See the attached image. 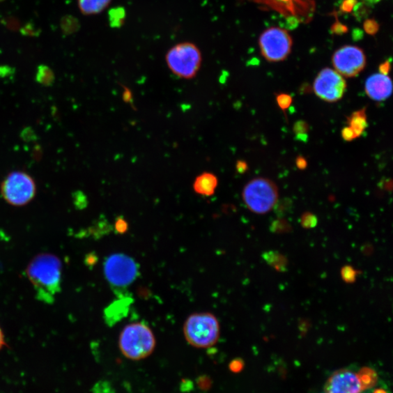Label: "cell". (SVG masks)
Here are the masks:
<instances>
[{"label":"cell","mask_w":393,"mask_h":393,"mask_svg":"<svg viewBox=\"0 0 393 393\" xmlns=\"http://www.w3.org/2000/svg\"><path fill=\"white\" fill-rule=\"evenodd\" d=\"M28 279L42 302L52 305L61 291L62 263L52 254H40L33 258L26 268Z\"/></svg>","instance_id":"cell-1"},{"label":"cell","mask_w":393,"mask_h":393,"mask_svg":"<svg viewBox=\"0 0 393 393\" xmlns=\"http://www.w3.org/2000/svg\"><path fill=\"white\" fill-rule=\"evenodd\" d=\"M156 346V339L151 328L141 322L128 324L123 328L119 347L128 359L140 360L149 357Z\"/></svg>","instance_id":"cell-2"},{"label":"cell","mask_w":393,"mask_h":393,"mask_svg":"<svg viewBox=\"0 0 393 393\" xmlns=\"http://www.w3.org/2000/svg\"><path fill=\"white\" fill-rule=\"evenodd\" d=\"M184 335L189 345L196 348L215 346L220 335V325L215 315L209 313L190 316L184 324Z\"/></svg>","instance_id":"cell-3"},{"label":"cell","mask_w":393,"mask_h":393,"mask_svg":"<svg viewBox=\"0 0 393 393\" xmlns=\"http://www.w3.org/2000/svg\"><path fill=\"white\" fill-rule=\"evenodd\" d=\"M202 60L200 48L191 42L177 43L169 49L166 56L171 72L185 79H191L199 73Z\"/></svg>","instance_id":"cell-4"},{"label":"cell","mask_w":393,"mask_h":393,"mask_svg":"<svg viewBox=\"0 0 393 393\" xmlns=\"http://www.w3.org/2000/svg\"><path fill=\"white\" fill-rule=\"evenodd\" d=\"M242 196L245 206L254 214L265 215L278 202L279 192L272 180L258 177L245 186Z\"/></svg>","instance_id":"cell-5"},{"label":"cell","mask_w":393,"mask_h":393,"mask_svg":"<svg viewBox=\"0 0 393 393\" xmlns=\"http://www.w3.org/2000/svg\"><path fill=\"white\" fill-rule=\"evenodd\" d=\"M3 199L10 205L22 207L29 204L37 194L35 179L22 171H15L4 178L0 185Z\"/></svg>","instance_id":"cell-6"},{"label":"cell","mask_w":393,"mask_h":393,"mask_svg":"<svg viewBox=\"0 0 393 393\" xmlns=\"http://www.w3.org/2000/svg\"><path fill=\"white\" fill-rule=\"evenodd\" d=\"M104 272L111 286L123 288L137 280L139 267L133 258L124 254H114L106 259Z\"/></svg>","instance_id":"cell-7"},{"label":"cell","mask_w":393,"mask_h":393,"mask_svg":"<svg viewBox=\"0 0 393 393\" xmlns=\"http://www.w3.org/2000/svg\"><path fill=\"white\" fill-rule=\"evenodd\" d=\"M259 43L261 55L266 60L279 62L289 56L293 42L287 31L272 27L262 33Z\"/></svg>","instance_id":"cell-8"},{"label":"cell","mask_w":393,"mask_h":393,"mask_svg":"<svg viewBox=\"0 0 393 393\" xmlns=\"http://www.w3.org/2000/svg\"><path fill=\"white\" fill-rule=\"evenodd\" d=\"M348 85L345 77L330 68L322 70L314 80V91L324 102L334 103L343 98Z\"/></svg>","instance_id":"cell-9"},{"label":"cell","mask_w":393,"mask_h":393,"mask_svg":"<svg viewBox=\"0 0 393 393\" xmlns=\"http://www.w3.org/2000/svg\"><path fill=\"white\" fill-rule=\"evenodd\" d=\"M332 63L336 70L344 77H355L366 67L367 57L362 50L353 45L344 46L334 54Z\"/></svg>","instance_id":"cell-10"},{"label":"cell","mask_w":393,"mask_h":393,"mask_svg":"<svg viewBox=\"0 0 393 393\" xmlns=\"http://www.w3.org/2000/svg\"><path fill=\"white\" fill-rule=\"evenodd\" d=\"M363 391L357 373L346 369L335 371L324 386V393H362Z\"/></svg>","instance_id":"cell-11"},{"label":"cell","mask_w":393,"mask_h":393,"mask_svg":"<svg viewBox=\"0 0 393 393\" xmlns=\"http://www.w3.org/2000/svg\"><path fill=\"white\" fill-rule=\"evenodd\" d=\"M365 91L373 101H385L392 93V79L382 73L373 74L366 81Z\"/></svg>","instance_id":"cell-12"},{"label":"cell","mask_w":393,"mask_h":393,"mask_svg":"<svg viewBox=\"0 0 393 393\" xmlns=\"http://www.w3.org/2000/svg\"><path fill=\"white\" fill-rule=\"evenodd\" d=\"M218 186V178L214 174L205 172L196 177L193 183L194 191L203 196H211L215 194Z\"/></svg>","instance_id":"cell-13"},{"label":"cell","mask_w":393,"mask_h":393,"mask_svg":"<svg viewBox=\"0 0 393 393\" xmlns=\"http://www.w3.org/2000/svg\"><path fill=\"white\" fill-rule=\"evenodd\" d=\"M347 121L348 126L353 130L356 137L357 138L362 137L369 126L367 107L353 112L350 116L347 118Z\"/></svg>","instance_id":"cell-14"},{"label":"cell","mask_w":393,"mask_h":393,"mask_svg":"<svg viewBox=\"0 0 393 393\" xmlns=\"http://www.w3.org/2000/svg\"><path fill=\"white\" fill-rule=\"evenodd\" d=\"M112 0H77L78 8L84 15H98L105 10Z\"/></svg>","instance_id":"cell-15"},{"label":"cell","mask_w":393,"mask_h":393,"mask_svg":"<svg viewBox=\"0 0 393 393\" xmlns=\"http://www.w3.org/2000/svg\"><path fill=\"white\" fill-rule=\"evenodd\" d=\"M357 375L364 391L371 389L378 383V373L371 368L364 367L358 371Z\"/></svg>","instance_id":"cell-16"},{"label":"cell","mask_w":393,"mask_h":393,"mask_svg":"<svg viewBox=\"0 0 393 393\" xmlns=\"http://www.w3.org/2000/svg\"><path fill=\"white\" fill-rule=\"evenodd\" d=\"M263 258L268 264L279 272H284L287 269L286 258L277 252H268L263 254Z\"/></svg>","instance_id":"cell-17"},{"label":"cell","mask_w":393,"mask_h":393,"mask_svg":"<svg viewBox=\"0 0 393 393\" xmlns=\"http://www.w3.org/2000/svg\"><path fill=\"white\" fill-rule=\"evenodd\" d=\"M36 79L38 83L43 86H52L55 81V75L54 71L47 66L40 65L37 70Z\"/></svg>","instance_id":"cell-18"},{"label":"cell","mask_w":393,"mask_h":393,"mask_svg":"<svg viewBox=\"0 0 393 393\" xmlns=\"http://www.w3.org/2000/svg\"><path fill=\"white\" fill-rule=\"evenodd\" d=\"M109 24L112 27L121 26L125 20V13L123 8H113L109 13Z\"/></svg>","instance_id":"cell-19"},{"label":"cell","mask_w":393,"mask_h":393,"mask_svg":"<svg viewBox=\"0 0 393 393\" xmlns=\"http://www.w3.org/2000/svg\"><path fill=\"white\" fill-rule=\"evenodd\" d=\"M277 105L284 111H286L292 104L293 98L287 93L278 94L276 97Z\"/></svg>","instance_id":"cell-20"},{"label":"cell","mask_w":393,"mask_h":393,"mask_svg":"<svg viewBox=\"0 0 393 393\" xmlns=\"http://www.w3.org/2000/svg\"><path fill=\"white\" fill-rule=\"evenodd\" d=\"M341 277L348 284H353L356 280L357 272L350 266H346L341 270Z\"/></svg>","instance_id":"cell-21"},{"label":"cell","mask_w":393,"mask_h":393,"mask_svg":"<svg viewBox=\"0 0 393 393\" xmlns=\"http://www.w3.org/2000/svg\"><path fill=\"white\" fill-rule=\"evenodd\" d=\"M301 221L302 226L307 229L314 228L318 224L317 217L311 213H305Z\"/></svg>","instance_id":"cell-22"},{"label":"cell","mask_w":393,"mask_h":393,"mask_svg":"<svg viewBox=\"0 0 393 393\" xmlns=\"http://www.w3.org/2000/svg\"><path fill=\"white\" fill-rule=\"evenodd\" d=\"M309 128L307 123L303 121H299L293 125V131L297 136L307 134Z\"/></svg>","instance_id":"cell-23"},{"label":"cell","mask_w":393,"mask_h":393,"mask_svg":"<svg viewBox=\"0 0 393 393\" xmlns=\"http://www.w3.org/2000/svg\"><path fill=\"white\" fill-rule=\"evenodd\" d=\"M341 134L342 139L346 141H352L357 139L353 130L348 125L341 130Z\"/></svg>","instance_id":"cell-24"},{"label":"cell","mask_w":393,"mask_h":393,"mask_svg":"<svg viewBox=\"0 0 393 393\" xmlns=\"http://www.w3.org/2000/svg\"><path fill=\"white\" fill-rule=\"evenodd\" d=\"M244 368L242 360L237 358L229 364V369L233 373H240Z\"/></svg>","instance_id":"cell-25"},{"label":"cell","mask_w":393,"mask_h":393,"mask_svg":"<svg viewBox=\"0 0 393 393\" xmlns=\"http://www.w3.org/2000/svg\"><path fill=\"white\" fill-rule=\"evenodd\" d=\"M128 224L123 218H118L116 222V229L118 233L123 234L127 232Z\"/></svg>","instance_id":"cell-26"},{"label":"cell","mask_w":393,"mask_h":393,"mask_svg":"<svg viewBox=\"0 0 393 393\" xmlns=\"http://www.w3.org/2000/svg\"><path fill=\"white\" fill-rule=\"evenodd\" d=\"M96 393H114L111 385L108 383L102 382L96 386Z\"/></svg>","instance_id":"cell-27"},{"label":"cell","mask_w":393,"mask_h":393,"mask_svg":"<svg viewBox=\"0 0 393 393\" xmlns=\"http://www.w3.org/2000/svg\"><path fill=\"white\" fill-rule=\"evenodd\" d=\"M236 169L239 174H244L248 170V164L243 160H238L236 163Z\"/></svg>","instance_id":"cell-28"},{"label":"cell","mask_w":393,"mask_h":393,"mask_svg":"<svg viewBox=\"0 0 393 393\" xmlns=\"http://www.w3.org/2000/svg\"><path fill=\"white\" fill-rule=\"evenodd\" d=\"M198 384L200 388L206 390L210 387L211 383L210 380L207 378V376H201L198 380Z\"/></svg>","instance_id":"cell-29"},{"label":"cell","mask_w":393,"mask_h":393,"mask_svg":"<svg viewBox=\"0 0 393 393\" xmlns=\"http://www.w3.org/2000/svg\"><path fill=\"white\" fill-rule=\"evenodd\" d=\"M297 167L300 170H305L307 167V162L302 156H299L296 160Z\"/></svg>","instance_id":"cell-30"},{"label":"cell","mask_w":393,"mask_h":393,"mask_svg":"<svg viewBox=\"0 0 393 393\" xmlns=\"http://www.w3.org/2000/svg\"><path fill=\"white\" fill-rule=\"evenodd\" d=\"M390 70V63L388 61H386L385 63H383L380 66V73L383 75H388Z\"/></svg>","instance_id":"cell-31"},{"label":"cell","mask_w":393,"mask_h":393,"mask_svg":"<svg viewBox=\"0 0 393 393\" xmlns=\"http://www.w3.org/2000/svg\"><path fill=\"white\" fill-rule=\"evenodd\" d=\"M6 346V342L4 333L0 327V351H1Z\"/></svg>","instance_id":"cell-32"},{"label":"cell","mask_w":393,"mask_h":393,"mask_svg":"<svg viewBox=\"0 0 393 393\" xmlns=\"http://www.w3.org/2000/svg\"><path fill=\"white\" fill-rule=\"evenodd\" d=\"M373 393H388V392L383 389H376L373 392Z\"/></svg>","instance_id":"cell-33"},{"label":"cell","mask_w":393,"mask_h":393,"mask_svg":"<svg viewBox=\"0 0 393 393\" xmlns=\"http://www.w3.org/2000/svg\"><path fill=\"white\" fill-rule=\"evenodd\" d=\"M366 1L371 3H376L381 1V0H366Z\"/></svg>","instance_id":"cell-34"}]
</instances>
